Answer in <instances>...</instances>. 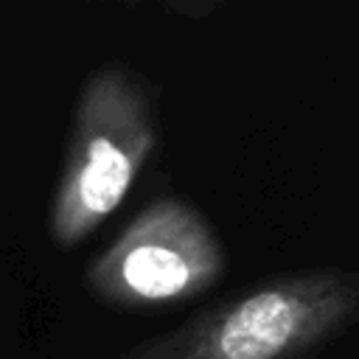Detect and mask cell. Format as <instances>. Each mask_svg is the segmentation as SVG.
Listing matches in <instances>:
<instances>
[{
  "label": "cell",
  "mask_w": 359,
  "mask_h": 359,
  "mask_svg": "<svg viewBox=\"0 0 359 359\" xmlns=\"http://www.w3.org/2000/svg\"><path fill=\"white\" fill-rule=\"evenodd\" d=\"M160 132L157 93L129 62L107 59L84 76L48 205L53 247H79L121 208L154 157Z\"/></svg>",
  "instance_id": "obj_2"
},
{
  "label": "cell",
  "mask_w": 359,
  "mask_h": 359,
  "mask_svg": "<svg viewBox=\"0 0 359 359\" xmlns=\"http://www.w3.org/2000/svg\"><path fill=\"white\" fill-rule=\"evenodd\" d=\"M227 272V247L188 196L146 202L84 266L87 292L118 311H157L210 292Z\"/></svg>",
  "instance_id": "obj_3"
},
{
  "label": "cell",
  "mask_w": 359,
  "mask_h": 359,
  "mask_svg": "<svg viewBox=\"0 0 359 359\" xmlns=\"http://www.w3.org/2000/svg\"><path fill=\"white\" fill-rule=\"evenodd\" d=\"M359 323V269L317 266L258 280L115 359H314Z\"/></svg>",
  "instance_id": "obj_1"
}]
</instances>
